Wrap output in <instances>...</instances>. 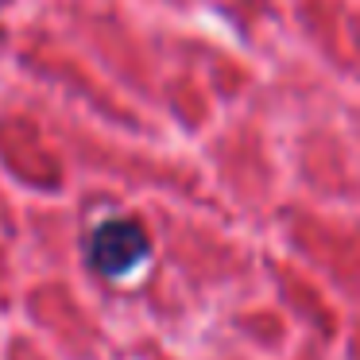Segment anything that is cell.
<instances>
[{"label": "cell", "instance_id": "6da1fadb", "mask_svg": "<svg viewBox=\"0 0 360 360\" xmlns=\"http://www.w3.org/2000/svg\"><path fill=\"white\" fill-rule=\"evenodd\" d=\"M148 252H151L148 233L128 217L105 221V225H97L94 236H89V264L101 275H109V279L132 275L136 267L148 259Z\"/></svg>", "mask_w": 360, "mask_h": 360}]
</instances>
